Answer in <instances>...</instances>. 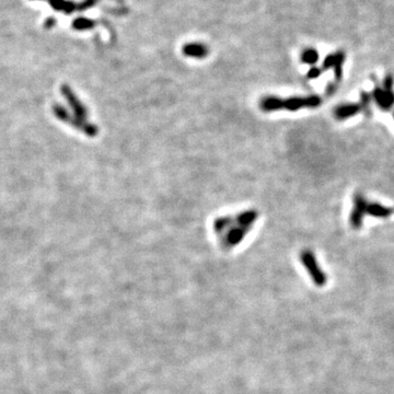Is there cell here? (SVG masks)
Segmentation results:
<instances>
[{
    "mask_svg": "<svg viewBox=\"0 0 394 394\" xmlns=\"http://www.w3.org/2000/svg\"><path fill=\"white\" fill-rule=\"evenodd\" d=\"M320 75H321V70H320L319 68H311L309 73H308V77L310 79H316L318 78Z\"/></svg>",
    "mask_w": 394,
    "mask_h": 394,
    "instance_id": "ac0fdd59",
    "label": "cell"
},
{
    "mask_svg": "<svg viewBox=\"0 0 394 394\" xmlns=\"http://www.w3.org/2000/svg\"><path fill=\"white\" fill-rule=\"evenodd\" d=\"M260 108L264 112H273L283 109V98L277 96H267L262 98L260 102Z\"/></svg>",
    "mask_w": 394,
    "mask_h": 394,
    "instance_id": "9c48e42d",
    "label": "cell"
},
{
    "mask_svg": "<svg viewBox=\"0 0 394 394\" xmlns=\"http://www.w3.org/2000/svg\"><path fill=\"white\" fill-rule=\"evenodd\" d=\"M367 206L368 203L365 200V197L361 194H356L354 199V208H352L349 219V223L352 228L358 229L361 227L364 216L367 210Z\"/></svg>",
    "mask_w": 394,
    "mask_h": 394,
    "instance_id": "5b68a950",
    "label": "cell"
},
{
    "mask_svg": "<svg viewBox=\"0 0 394 394\" xmlns=\"http://www.w3.org/2000/svg\"><path fill=\"white\" fill-rule=\"evenodd\" d=\"M258 219V212L254 210H249V211H244L241 212L239 216H238L237 220L238 224L240 225V227L245 228V229H250V227L255 223V220Z\"/></svg>",
    "mask_w": 394,
    "mask_h": 394,
    "instance_id": "7c38bea8",
    "label": "cell"
},
{
    "mask_svg": "<svg viewBox=\"0 0 394 394\" xmlns=\"http://www.w3.org/2000/svg\"><path fill=\"white\" fill-rule=\"evenodd\" d=\"M321 103V98L317 95H311L308 97H289L283 100V109L289 111H297L302 108H316Z\"/></svg>",
    "mask_w": 394,
    "mask_h": 394,
    "instance_id": "3957f363",
    "label": "cell"
},
{
    "mask_svg": "<svg viewBox=\"0 0 394 394\" xmlns=\"http://www.w3.org/2000/svg\"><path fill=\"white\" fill-rule=\"evenodd\" d=\"M54 112H55V115L57 117H58L61 121H64V122H67L69 123L70 125H72L73 127H76L77 129H80L82 131H85V133L89 136H95L97 134V128L91 124H89V123L87 122H82L80 120H78L77 117H72L70 116V114H68V112L66 111L63 106L56 104L54 106Z\"/></svg>",
    "mask_w": 394,
    "mask_h": 394,
    "instance_id": "6da1fadb",
    "label": "cell"
},
{
    "mask_svg": "<svg viewBox=\"0 0 394 394\" xmlns=\"http://www.w3.org/2000/svg\"><path fill=\"white\" fill-rule=\"evenodd\" d=\"M344 61H345L344 52H338L336 54H331L326 57V60L324 61V64H323V67L325 69L334 68L336 79H341L343 75L342 68H343Z\"/></svg>",
    "mask_w": 394,
    "mask_h": 394,
    "instance_id": "8992f818",
    "label": "cell"
},
{
    "mask_svg": "<svg viewBox=\"0 0 394 394\" xmlns=\"http://www.w3.org/2000/svg\"><path fill=\"white\" fill-rule=\"evenodd\" d=\"M393 85H394V79L391 75H388L387 77L384 78V82H383V89L385 90H389V91H392V88H393Z\"/></svg>",
    "mask_w": 394,
    "mask_h": 394,
    "instance_id": "e0dca14e",
    "label": "cell"
},
{
    "mask_svg": "<svg viewBox=\"0 0 394 394\" xmlns=\"http://www.w3.org/2000/svg\"><path fill=\"white\" fill-rule=\"evenodd\" d=\"M230 224H231V219L229 217H223V218H218L215 221V230L217 232H223V230L227 228Z\"/></svg>",
    "mask_w": 394,
    "mask_h": 394,
    "instance_id": "2e32d148",
    "label": "cell"
},
{
    "mask_svg": "<svg viewBox=\"0 0 394 394\" xmlns=\"http://www.w3.org/2000/svg\"><path fill=\"white\" fill-rule=\"evenodd\" d=\"M183 52L185 55L190 57H195V58H204V57L208 54V49L203 44L194 43V44H187L186 46H184Z\"/></svg>",
    "mask_w": 394,
    "mask_h": 394,
    "instance_id": "30bf717a",
    "label": "cell"
},
{
    "mask_svg": "<svg viewBox=\"0 0 394 394\" xmlns=\"http://www.w3.org/2000/svg\"><path fill=\"white\" fill-rule=\"evenodd\" d=\"M393 210L391 208L384 207L380 204H368L366 213L370 215L372 217H378V218H385L389 217Z\"/></svg>",
    "mask_w": 394,
    "mask_h": 394,
    "instance_id": "8fae6325",
    "label": "cell"
},
{
    "mask_svg": "<svg viewBox=\"0 0 394 394\" xmlns=\"http://www.w3.org/2000/svg\"><path fill=\"white\" fill-rule=\"evenodd\" d=\"M375 100L380 109L388 111L394 104V93L383 88H376L373 92Z\"/></svg>",
    "mask_w": 394,
    "mask_h": 394,
    "instance_id": "52a82bcc",
    "label": "cell"
},
{
    "mask_svg": "<svg viewBox=\"0 0 394 394\" xmlns=\"http://www.w3.org/2000/svg\"><path fill=\"white\" fill-rule=\"evenodd\" d=\"M301 58H302V62H303V63L310 64V65H313V64H316V63L318 62V60H319V54H318V52L316 51V49H313V48H308V49H306L305 52H303V54H302V56H301Z\"/></svg>",
    "mask_w": 394,
    "mask_h": 394,
    "instance_id": "5bb4252c",
    "label": "cell"
},
{
    "mask_svg": "<svg viewBox=\"0 0 394 394\" xmlns=\"http://www.w3.org/2000/svg\"><path fill=\"white\" fill-rule=\"evenodd\" d=\"M62 93L65 95L66 100H67L71 106V109L75 113L76 117L82 122H86L88 117V110L86 106L82 104V102L77 97V95L71 91V89L67 86H63L61 89Z\"/></svg>",
    "mask_w": 394,
    "mask_h": 394,
    "instance_id": "277c9868",
    "label": "cell"
},
{
    "mask_svg": "<svg viewBox=\"0 0 394 394\" xmlns=\"http://www.w3.org/2000/svg\"><path fill=\"white\" fill-rule=\"evenodd\" d=\"M370 101H371V96L369 95L368 93L366 92H363L361 93V97H360V108L363 111H365V113H370V110H369V108H370Z\"/></svg>",
    "mask_w": 394,
    "mask_h": 394,
    "instance_id": "9a60e30c",
    "label": "cell"
},
{
    "mask_svg": "<svg viewBox=\"0 0 394 394\" xmlns=\"http://www.w3.org/2000/svg\"><path fill=\"white\" fill-rule=\"evenodd\" d=\"M301 261L303 265L308 269L310 276L318 286H324L326 284V275L318 265V262L311 251H303L301 254Z\"/></svg>",
    "mask_w": 394,
    "mask_h": 394,
    "instance_id": "7a4b0ae2",
    "label": "cell"
},
{
    "mask_svg": "<svg viewBox=\"0 0 394 394\" xmlns=\"http://www.w3.org/2000/svg\"><path fill=\"white\" fill-rule=\"evenodd\" d=\"M246 231H248V229L242 228V227L232 229L231 231L228 233L227 243L230 245H235L238 243H240L243 240L244 235L246 234Z\"/></svg>",
    "mask_w": 394,
    "mask_h": 394,
    "instance_id": "4fadbf2b",
    "label": "cell"
},
{
    "mask_svg": "<svg viewBox=\"0 0 394 394\" xmlns=\"http://www.w3.org/2000/svg\"><path fill=\"white\" fill-rule=\"evenodd\" d=\"M361 111L359 104H343L335 109V116L338 120H346L354 116L358 112Z\"/></svg>",
    "mask_w": 394,
    "mask_h": 394,
    "instance_id": "ba28073f",
    "label": "cell"
}]
</instances>
